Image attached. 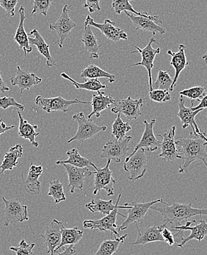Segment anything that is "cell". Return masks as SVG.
Listing matches in <instances>:
<instances>
[{"label": "cell", "instance_id": "cell-13", "mask_svg": "<svg viewBox=\"0 0 207 255\" xmlns=\"http://www.w3.org/2000/svg\"><path fill=\"white\" fill-rule=\"evenodd\" d=\"M119 208L115 209L110 214L104 216L102 219L97 220V221L86 220L83 222L84 228L98 230L101 232H110L116 238L120 237L119 232L117 230L119 227L116 224L117 215H121L122 217H125L126 219H127V216L119 213Z\"/></svg>", "mask_w": 207, "mask_h": 255}, {"label": "cell", "instance_id": "cell-14", "mask_svg": "<svg viewBox=\"0 0 207 255\" xmlns=\"http://www.w3.org/2000/svg\"><path fill=\"white\" fill-rule=\"evenodd\" d=\"M201 216L200 221L199 223L194 220L193 221H186L185 225L171 226L173 230H183L187 231L190 230L191 232L189 236L184 238L180 244H178L179 248H184V246L191 240H197L199 242L202 241L207 236V223L203 219V216Z\"/></svg>", "mask_w": 207, "mask_h": 255}, {"label": "cell", "instance_id": "cell-27", "mask_svg": "<svg viewBox=\"0 0 207 255\" xmlns=\"http://www.w3.org/2000/svg\"><path fill=\"white\" fill-rule=\"evenodd\" d=\"M28 36H34L33 38L29 37V42H30V45H35L37 47L40 54L45 57L47 59V65L48 67H53V66L58 67V64L55 63V60L50 54V45L46 43L45 40L41 36V33L38 32V30L36 28L33 29L29 33Z\"/></svg>", "mask_w": 207, "mask_h": 255}, {"label": "cell", "instance_id": "cell-46", "mask_svg": "<svg viewBox=\"0 0 207 255\" xmlns=\"http://www.w3.org/2000/svg\"><path fill=\"white\" fill-rule=\"evenodd\" d=\"M10 107H16L17 110L21 111L25 110V107L22 104H18L17 101L15 100V98H12V97H2V98H0V108L6 110Z\"/></svg>", "mask_w": 207, "mask_h": 255}, {"label": "cell", "instance_id": "cell-42", "mask_svg": "<svg viewBox=\"0 0 207 255\" xmlns=\"http://www.w3.org/2000/svg\"><path fill=\"white\" fill-rule=\"evenodd\" d=\"M130 1H133V0H113L112 7L114 9L115 12L118 15H120L122 11H130L137 16H142L144 13L136 11L133 8V5L130 4Z\"/></svg>", "mask_w": 207, "mask_h": 255}, {"label": "cell", "instance_id": "cell-43", "mask_svg": "<svg viewBox=\"0 0 207 255\" xmlns=\"http://www.w3.org/2000/svg\"><path fill=\"white\" fill-rule=\"evenodd\" d=\"M52 0H34L33 9L30 14L39 13L43 16H47L48 10L51 7Z\"/></svg>", "mask_w": 207, "mask_h": 255}, {"label": "cell", "instance_id": "cell-37", "mask_svg": "<svg viewBox=\"0 0 207 255\" xmlns=\"http://www.w3.org/2000/svg\"><path fill=\"white\" fill-rule=\"evenodd\" d=\"M128 234L124 235L115 240H107L102 243L99 250L94 255H113L118 251L119 246L123 244Z\"/></svg>", "mask_w": 207, "mask_h": 255}, {"label": "cell", "instance_id": "cell-56", "mask_svg": "<svg viewBox=\"0 0 207 255\" xmlns=\"http://www.w3.org/2000/svg\"><path fill=\"white\" fill-rule=\"evenodd\" d=\"M206 117H207V114Z\"/></svg>", "mask_w": 207, "mask_h": 255}, {"label": "cell", "instance_id": "cell-39", "mask_svg": "<svg viewBox=\"0 0 207 255\" xmlns=\"http://www.w3.org/2000/svg\"><path fill=\"white\" fill-rule=\"evenodd\" d=\"M48 196L53 198L56 204H59L61 201H66L67 197L64 193V184L59 179H55L50 182Z\"/></svg>", "mask_w": 207, "mask_h": 255}, {"label": "cell", "instance_id": "cell-33", "mask_svg": "<svg viewBox=\"0 0 207 255\" xmlns=\"http://www.w3.org/2000/svg\"><path fill=\"white\" fill-rule=\"evenodd\" d=\"M83 237V231L79 230L77 227L73 228H65L62 230V239L59 247L55 250V255L58 250H61L65 246L75 245L78 244Z\"/></svg>", "mask_w": 207, "mask_h": 255}, {"label": "cell", "instance_id": "cell-30", "mask_svg": "<svg viewBox=\"0 0 207 255\" xmlns=\"http://www.w3.org/2000/svg\"><path fill=\"white\" fill-rule=\"evenodd\" d=\"M115 100L110 95H106L103 92L98 91L97 95H93L92 98L91 105L93 111L87 115V119H92V116L96 115V118H100L102 111L110 108L112 104H114Z\"/></svg>", "mask_w": 207, "mask_h": 255}, {"label": "cell", "instance_id": "cell-19", "mask_svg": "<svg viewBox=\"0 0 207 255\" xmlns=\"http://www.w3.org/2000/svg\"><path fill=\"white\" fill-rule=\"evenodd\" d=\"M85 21L91 27L99 29L104 36L111 41H119L121 39L127 40L129 38L127 33H126L123 29L115 26L114 21L109 18H106L102 24H99L88 15L87 16Z\"/></svg>", "mask_w": 207, "mask_h": 255}, {"label": "cell", "instance_id": "cell-17", "mask_svg": "<svg viewBox=\"0 0 207 255\" xmlns=\"http://www.w3.org/2000/svg\"><path fill=\"white\" fill-rule=\"evenodd\" d=\"M176 130V127L173 126L166 133L157 135L162 139L160 145L161 153L159 156L165 162H172L178 159V150L175 141Z\"/></svg>", "mask_w": 207, "mask_h": 255}, {"label": "cell", "instance_id": "cell-3", "mask_svg": "<svg viewBox=\"0 0 207 255\" xmlns=\"http://www.w3.org/2000/svg\"><path fill=\"white\" fill-rule=\"evenodd\" d=\"M73 120L77 122V131L73 137L69 139L68 143L76 140L84 142L86 139H91L99 132L107 130V127L105 126L99 127L95 124L93 120L87 119L83 112L73 115Z\"/></svg>", "mask_w": 207, "mask_h": 255}, {"label": "cell", "instance_id": "cell-49", "mask_svg": "<svg viewBox=\"0 0 207 255\" xmlns=\"http://www.w3.org/2000/svg\"><path fill=\"white\" fill-rule=\"evenodd\" d=\"M162 238H163L164 241L166 242L168 245L173 246L176 244L174 236H173L172 232H171L168 227H165V228L162 230Z\"/></svg>", "mask_w": 207, "mask_h": 255}, {"label": "cell", "instance_id": "cell-25", "mask_svg": "<svg viewBox=\"0 0 207 255\" xmlns=\"http://www.w3.org/2000/svg\"><path fill=\"white\" fill-rule=\"evenodd\" d=\"M186 48V46L180 44L179 46V51L177 53H173L172 50H168L167 52V53L171 56V65L173 66L175 70V76L173 78L172 85L169 90L170 92L173 91L181 73L185 70L187 66L189 65V62H188L186 55H185Z\"/></svg>", "mask_w": 207, "mask_h": 255}, {"label": "cell", "instance_id": "cell-38", "mask_svg": "<svg viewBox=\"0 0 207 255\" xmlns=\"http://www.w3.org/2000/svg\"><path fill=\"white\" fill-rule=\"evenodd\" d=\"M121 115V113H118L117 118L113 123V127H112L113 128L112 135L114 136L115 139H119V140L124 139L127 136V132L130 131L132 129L130 122H124Z\"/></svg>", "mask_w": 207, "mask_h": 255}, {"label": "cell", "instance_id": "cell-2", "mask_svg": "<svg viewBox=\"0 0 207 255\" xmlns=\"http://www.w3.org/2000/svg\"><path fill=\"white\" fill-rule=\"evenodd\" d=\"M151 210L159 212L162 215L164 221L171 226H180L181 222L196 216H207V208L198 209L192 207L191 204L173 203L171 205L164 201L156 203L151 206Z\"/></svg>", "mask_w": 207, "mask_h": 255}, {"label": "cell", "instance_id": "cell-47", "mask_svg": "<svg viewBox=\"0 0 207 255\" xmlns=\"http://www.w3.org/2000/svg\"><path fill=\"white\" fill-rule=\"evenodd\" d=\"M18 4V0H0V7L5 10V16L13 17L15 16V9Z\"/></svg>", "mask_w": 207, "mask_h": 255}, {"label": "cell", "instance_id": "cell-26", "mask_svg": "<svg viewBox=\"0 0 207 255\" xmlns=\"http://www.w3.org/2000/svg\"><path fill=\"white\" fill-rule=\"evenodd\" d=\"M18 13H19V24H18L16 34H15L14 41L17 43L20 48L24 50V55L26 56L27 53H31L33 51V48L29 42V36L26 33L25 29H24V21H25L27 16L25 15V9H24V6L21 5L20 7Z\"/></svg>", "mask_w": 207, "mask_h": 255}, {"label": "cell", "instance_id": "cell-20", "mask_svg": "<svg viewBox=\"0 0 207 255\" xmlns=\"http://www.w3.org/2000/svg\"><path fill=\"white\" fill-rule=\"evenodd\" d=\"M67 171L69 177V187L71 194L76 189L82 190L83 189L85 179L93 174L87 167H77L71 164H63Z\"/></svg>", "mask_w": 207, "mask_h": 255}, {"label": "cell", "instance_id": "cell-29", "mask_svg": "<svg viewBox=\"0 0 207 255\" xmlns=\"http://www.w3.org/2000/svg\"><path fill=\"white\" fill-rule=\"evenodd\" d=\"M91 26L85 21V29L82 37V41L84 44V49L90 53V58H99V49L101 44L98 42L97 38L92 30Z\"/></svg>", "mask_w": 207, "mask_h": 255}, {"label": "cell", "instance_id": "cell-16", "mask_svg": "<svg viewBox=\"0 0 207 255\" xmlns=\"http://www.w3.org/2000/svg\"><path fill=\"white\" fill-rule=\"evenodd\" d=\"M64 227V223L62 221L54 219L51 224L46 227L45 233L41 235V237L44 238V244L47 246V254L55 255V250L59 247L61 243Z\"/></svg>", "mask_w": 207, "mask_h": 255}, {"label": "cell", "instance_id": "cell-53", "mask_svg": "<svg viewBox=\"0 0 207 255\" xmlns=\"http://www.w3.org/2000/svg\"><path fill=\"white\" fill-rule=\"evenodd\" d=\"M10 89L9 87H7V86L6 85L4 81H3L2 77H1V73L0 72V93H2V92L9 91Z\"/></svg>", "mask_w": 207, "mask_h": 255}, {"label": "cell", "instance_id": "cell-23", "mask_svg": "<svg viewBox=\"0 0 207 255\" xmlns=\"http://www.w3.org/2000/svg\"><path fill=\"white\" fill-rule=\"evenodd\" d=\"M155 123V119L151 120V122H148L147 121H143L145 130L142 133L140 141L133 152L137 151L139 148L144 149L146 151L154 152L160 147L161 142L156 139L154 133V126Z\"/></svg>", "mask_w": 207, "mask_h": 255}, {"label": "cell", "instance_id": "cell-50", "mask_svg": "<svg viewBox=\"0 0 207 255\" xmlns=\"http://www.w3.org/2000/svg\"><path fill=\"white\" fill-rule=\"evenodd\" d=\"M193 108V110H201V109H205L207 108V94L203 97L202 100L200 101V103H199V105L197 107H191Z\"/></svg>", "mask_w": 207, "mask_h": 255}, {"label": "cell", "instance_id": "cell-18", "mask_svg": "<svg viewBox=\"0 0 207 255\" xmlns=\"http://www.w3.org/2000/svg\"><path fill=\"white\" fill-rule=\"evenodd\" d=\"M185 97L180 95V98L179 99V112H178V118L180 119L181 122L182 124V128L185 129L189 127L193 129V133L195 136L202 133L199 126L197 125L196 122V117L198 114L200 113L201 112L204 111L203 109L201 110H193L191 107H187L185 106Z\"/></svg>", "mask_w": 207, "mask_h": 255}, {"label": "cell", "instance_id": "cell-34", "mask_svg": "<svg viewBox=\"0 0 207 255\" xmlns=\"http://www.w3.org/2000/svg\"><path fill=\"white\" fill-rule=\"evenodd\" d=\"M68 159L66 160L57 161L56 164H68L77 167H87L88 166H93V162L87 158L83 157L79 154L77 149L72 148L67 152Z\"/></svg>", "mask_w": 207, "mask_h": 255}, {"label": "cell", "instance_id": "cell-40", "mask_svg": "<svg viewBox=\"0 0 207 255\" xmlns=\"http://www.w3.org/2000/svg\"><path fill=\"white\" fill-rule=\"evenodd\" d=\"M173 81V79L168 71H163L161 69H159L157 78L153 86V88L155 87L156 90H168L169 91Z\"/></svg>", "mask_w": 207, "mask_h": 255}, {"label": "cell", "instance_id": "cell-28", "mask_svg": "<svg viewBox=\"0 0 207 255\" xmlns=\"http://www.w3.org/2000/svg\"><path fill=\"white\" fill-rule=\"evenodd\" d=\"M43 173L42 166H36L32 163L29 169L27 179L24 182V188L27 193L31 195H38L41 192L40 176Z\"/></svg>", "mask_w": 207, "mask_h": 255}, {"label": "cell", "instance_id": "cell-44", "mask_svg": "<svg viewBox=\"0 0 207 255\" xmlns=\"http://www.w3.org/2000/svg\"><path fill=\"white\" fill-rule=\"evenodd\" d=\"M35 244H28L25 240H21L17 247H10V251L15 252L16 255H33V249Z\"/></svg>", "mask_w": 207, "mask_h": 255}, {"label": "cell", "instance_id": "cell-11", "mask_svg": "<svg viewBox=\"0 0 207 255\" xmlns=\"http://www.w3.org/2000/svg\"><path fill=\"white\" fill-rule=\"evenodd\" d=\"M35 104L41 107L43 110L50 113L52 112H68L69 107L73 104H91V102L87 101H79L78 99L67 100L62 97H56V98H45L41 95H38L35 100Z\"/></svg>", "mask_w": 207, "mask_h": 255}, {"label": "cell", "instance_id": "cell-31", "mask_svg": "<svg viewBox=\"0 0 207 255\" xmlns=\"http://www.w3.org/2000/svg\"><path fill=\"white\" fill-rule=\"evenodd\" d=\"M18 118H19V125H18V136L20 137L28 139L30 143L35 147H38L39 144L35 141V138L39 136L40 133L35 131V129L38 128V126H33L29 124L26 120L21 116L19 110H17Z\"/></svg>", "mask_w": 207, "mask_h": 255}, {"label": "cell", "instance_id": "cell-4", "mask_svg": "<svg viewBox=\"0 0 207 255\" xmlns=\"http://www.w3.org/2000/svg\"><path fill=\"white\" fill-rule=\"evenodd\" d=\"M148 167V159L145 153V150L138 149L137 151L133 152L128 157L126 158L124 169L130 173L129 180L136 181L140 179L145 175Z\"/></svg>", "mask_w": 207, "mask_h": 255}, {"label": "cell", "instance_id": "cell-45", "mask_svg": "<svg viewBox=\"0 0 207 255\" xmlns=\"http://www.w3.org/2000/svg\"><path fill=\"white\" fill-rule=\"evenodd\" d=\"M151 101L156 103H165L171 101V96L168 90H156L149 92Z\"/></svg>", "mask_w": 207, "mask_h": 255}, {"label": "cell", "instance_id": "cell-55", "mask_svg": "<svg viewBox=\"0 0 207 255\" xmlns=\"http://www.w3.org/2000/svg\"><path fill=\"white\" fill-rule=\"evenodd\" d=\"M202 136H203L204 139L207 142V134L205 132L202 131Z\"/></svg>", "mask_w": 207, "mask_h": 255}, {"label": "cell", "instance_id": "cell-6", "mask_svg": "<svg viewBox=\"0 0 207 255\" xmlns=\"http://www.w3.org/2000/svg\"><path fill=\"white\" fill-rule=\"evenodd\" d=\"M110 163L111 160L107 159V164L102 168L93 164V167L95 169V172H93V175H95L93 195L97 194L98 192L102 190L107 192V196L114 195V186L116 182L113 178V172L110 170Z\"/></svg>", "mask_w": 207, "mask_h": 255}, {"label": "cell", "instance_id": "cell-10", "mask_svg": "<svg viewBox=\"0 0 207 255\" xmlns=\"http://www.w3.org/2000/svg\"><path fill=\"white\" fill-rule=\"evenodd\" d=\"M125 13L133 21L136 30L151 32L153 35H155L156 33L160 34L165 33V29L159 25L162 24V21L159 20L158 16H151L147 12H144L142 16H137L127 11H125Z\"/></svg>", "mask_w": 207, "mask_h": 255}, {"label": "cell", "instance_id": "cell-36", "mask_svg": "<svg viewBox=\"0 0 207 255\" xmlns=\"http://www.w3.org/2000/svg\"><path fill=\"white\" fill-rule=\"evenodd\" d=\"M61 75L62 78L70 81L72 84L74 86L75 88L77 89V90H87V91L98 92L102 90V89L108 88L107 86L102 84L99 80L96 79V78L87 80L83 84H80V83L76 82V81L72 79L67 73H62L61 74Z\"/></svg>", "mask_w": 207, "mask_h": 255}, {"label": "cell", "instance_id": "cell-8", "mask_svg": "<svg viewBox=\"0 0 207 255\" xmlns=\"http://www.w3.org/2000/svg\"><path fill=\"white\" fill-rule=\"evenodd\" d=\"M145 101L142 98L139 99H133L128 97L124 99L115 101L114 107L111 109L113 113L123 114L127 118V122L136 120L142 114L141 109L143 107Z\"/></svg>", "mask_w": 207, "mask_h": 255}, {"label": "cell", "instance_id": "cell-1", "mask_svg": "<svg viewBox=\"0 0 207 255\" xmlns=\"http://www.w3.org/2000/svg\"><path fill=\"white\" fill-rule=\"evenodd\" d=\"M176 145L178 159L182 160V165L179 167V173L186 171L195 161H202L207 167V142L204 139L202 132L198 136H195L193 132H190L189 138H179L176 141Z\"/></svg>", "mask_w": 207, "mask_h": 255}, {"label": "cell", "instance_id": "cell-15", "mask_svg": "<svg viewBox=\"0 0 207 255\" xmlns=\"http://www.w3.org/2000/svg\"><path fill=\"white\" fill-rule=\"evenodd\" d=\"M162 201H163V199H159L157 200L150 201V202L147 203H129V204L131 205L132 207L127 210V219L119 227V232L127 230L129 226L131 225L133 223L142 222V221H143L145 215L148 213V210L151 208V206L154 205L156 203L160 202Z\"/></svg>", "mask_w": 207, "mask_h": 255}, {"label": "cell", "instance_id": "cell-22", "mask_svg": "<svg viewBox=\"0 0 207 255\" xmlns=\"http://www.w3.org/2000/svg\"><path fill=\"white\" fill-rule=\"evenodd\" d=\"M17 72L14 76L10 78V83L13 86H18L20 92L22 93L24 90H29L42 82V79L37 76L35 73H30L27 70H22L17 66Z\"/></svg>", "mask_w": 207, "mask_h": 255}, {"label": "cell", "instance_id": "cell-35", "mask_svg": "<svg viewBox=\"0 0 207 255\" xmlns=\"http://www.w3.org/2000/svg\"><path fill=\"white\" fill-rule=\"evenodd\" d=\"M80 77L82 78H88V79H92V78L98 79L99 78H107L110 84H113L116 81V76L114 75L104 71L96 64H90L85 67L81 73Z\"/></svg>", "mask_w": 207, "mask_h": 255}, {"label": "cell", "instance_id": "cell-9", "mask_svg": "<svg viewBox=\"0 0 207 255\" xmlns=\"http://www.w3.org/2000/svg\"><path fill=\"white\" fill-rule=\"evenodd\" d=\"M153 43H156V44H159V43L154 39V37L150 39L149 42L147 44L146 47L145 48L141 49L137 46H135L137 51L132 52L133 53H140L141 56H142V61L140 62H138L137 64H133V65L129 66V67H136V66H142L146 69L148 74V82H149L150 91L151 92L154 90L153 88V83H152V69L154 68V61L155 59L156 55L160 53V47H158L157 49H154L152 47Z\"/></svg>", "mask_w": 207, "mask_h": 255}, {"label": "cell", "instance_id": "cell-41", "mask_svg": "<svg viewBox=\"0 0 207 255\" xmlns=\"http://www.w3.org/2000/svg\"><path fill=\"white\" fill-rule=\"evenodd\" d=\"M205 95H206V92H205V88L203 86L193 87L180 92V95L189 98L191 101V107H194L193 106L194 101H200Z\"/></svg>", "mask_w": 207, "mask_h": 255}, {"label": "cell", "instance_id": "cell-32", "mask_svg": "<svg viewBox=\"0 0 207 255\" xmlns=\"http://www.w3.org/2000/svg\"><path fill=\"white\" fill-rule=\"evenodd\" d=\"M23 155V147L20 144H17L13 147H10L7 153H5L0 165L1 174H4L6 170H12L18 163V159Z\"/></svg>", "mask_w": 207, "mask_h": 255}, {"label": "cell", "instance_id": "cell-12", "mask_svg": "<svg viewBox=\"0 0 207 255\" xmlns=\"http://www.w3.org/2000/svg\"><path fill=\"white\" fill-rule=\"evenodd\" d=\"M133 139V136H126L124 139H113V140L109 141L108 142L104 145L102 149V153L101 154V157L103 159H110L116 162V163H119L123 157L128 153L130 150V141Z\"/></svg>", "mask_w": 207, "mask_h": 255}, {"label": "cell", "instance_id": "cell-54", "mask_svg": "<svg viewBox=\"0 0 207 255\" xmlns=\"http://www.w3.org/2000/svg\"><path fill=\"white\" fill-rule=\"evenodd\" d=\"M202 59L205 60V63H206L207 65V51L206 52V53L203 55V57H202Z\"/></svg>", "mask_w": 207, "mask_h": 255}, {"label": "cell", "instance_id": "cell-5", "mask_svg": "<svg viewBox=\"0 0 207 255\" xmlns=\"http://www.w3.org/2000/svg\"><path fill=\"white\" fill-rule=\"evenodd\" d=\"M2 200L5 204L4 211V227H8L10 224L13 223L24 222L28 221V212H27V206L24 205L21 201L18 199L7 200L3 196Z\"/></svg>", "mask_w": 207, "mask_h": 255}, {"label": "cell", "instance_id": "cell-51", "mask_svg": "<svg viewBox=\"0 0 207 255\" xmlns=\"http://www.w3.org/2000/svg\"><path fill=\"white\" fill-rule=\"evenodd\" d=\"M57 253H58V255H74L76 253V248H75L74 245H70L63 253H59V252H57Z\"/></svg>", "mask_w": 207, "mask_h": 255}, {"label": "cell", "instance_id": "cell-7", "mask_svg": "<svg viewBox=\"0 0 207 255\" xmlns=\"http://www.w3.org/2000/svg\"><path fill=\"white\" fill-rule=\"evenodd\" d=\"M70 5L65 4L62 10L61 16L57 19L55 22L52 23L49 25L50 30L52 31H56L59 40L57 41V44L60 48H63L64 41L70 36L72 30L76 27V24L69 15V9Z\"/></svg>", "mask_w": 207, "mask_h": 255}, {"label": "cell", "instance_id": "cell-48", "mask_svg": "<svg viewBox=\"0 0 207 255\" xmlns=\"http://www.w3.org/2000/svg\"><path fill=\"white\" fill-rule=\"evenodd\" d=\"M84 7L88 9L90 13H94L101 10L100 0H85Z\"/></svg>", "mask_w": 207, "mask_h": 255}, {"label": "cell", "instance_id": "cell-21", "mask_svg": "<svg viewBox=\"0 0 207 255\" xmlns=\"http://www.w3.org/2000/svg\"><path fill=\"white\" fill-rule=\"evenodd\" d=\"M168 224L166 223L161 226H148L146 228L139 229L136 223L138 230V237L134 243H130L131 245H145L148 243L164 241L162 236V231Z\"/></svg>", "mask_w": 207, "mask_h": 255}, {"label": "cell", "instance_id": "cell-52", "mask_svg": "<svg viewBox=\"0 0 207 255\" xmlns=\"http://www.w3.org/2000/svg\"><path fill=\"white\" fill-rule=\"evenodd\" d=\"M14 128V126L7 127V126L3 122L2 119H0V135L2 134L4 132L7 131V130H10V129Z\"/></svg>", "mask_w": 207, "mask_h": 255}, {"label": "cell", "instance_id": "cell-24", "mask_svg": "<svg viewBox=\"0 0 207 255\" xmlns=\"http://www.w3.org/2000/svg\"><path fill=\"white\" fill-rule=\"evenodd\" d=\"M121 197V193H119V197H118L117 202L116 205L113 204V200L110 199L109 201L102 200L101 199H92L91 202L85 204V207L88 209L92 213H102L104 216H107L110 214L113 210L116 208L124 209V210H128L131 208V205L129 204V203H125L124 205L119 206V201Z\"/></svg>", "mask_w": 207, "mask_h": 255}]
</instances>
